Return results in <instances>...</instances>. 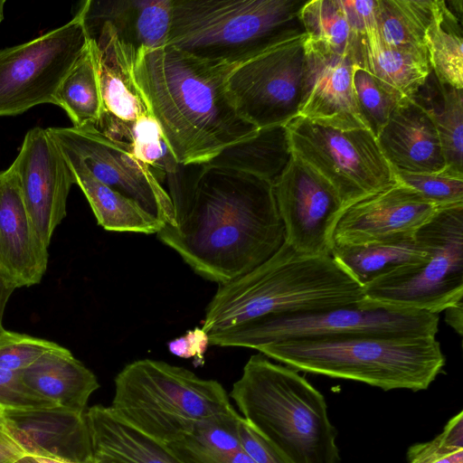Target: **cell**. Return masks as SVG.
I'll list each match as a JSON object with an SVG mask.
<instances>
[{"mask_svg": "<svg viewBox=\"0 0 463 463\" xmlns=\"http://www.w3.org/2000/svg\"><path fill=\"white\" fill-rule=\"evenodd\" d=\"M0 418L27 456L68 463L93 459L85 412L54 407L5 411Z\"/></svg>", "mask_w": 463, "mask_h": 463, "instance_id": "cell-19", "label": "cell"}, {"mask_svg": "<svg viewBox=\"0 0 463 463\" xmlns=\"http://www.w3.org/2000/svg\"><path fill=\"white\" fill-rule=\"evenodd\" d=\"M241 415L236 411L198 420L180 441L166 447L180 459L213 457L241 449L239 436Z\"/></svg>", "mask_w": 463, "mask_h": 463, "instance_id": "cell-34", "label": "cell"}, {"mask_svg": "<svg viewBox=\"0 0 463 463\" xmlns=\"http://www.w3.org/2000/svg\"><path fill=\"white\" fill-rule=\"evenodd\" d=\"M353 55L357 66L401 102L411 99L431 71L426 51L389 46L380 39L375 25L357 35Z\"/></svg>", "mask_w": 463, "mask_h": 463, "instance_id": "cell-23", "label": "cell"}, {"mask_svg": "<svg viewBox=\"0 0 463 463\" xmlns=\"http://www.w3.org/2000/svg\"><path fill=\"white\" fill-rule=\"evenodd\" d=\"M62 151V150H61ZM77 184L86 196L98 224L110 232L157 233L165 225L136 202L107 186L74 155L63 152Z\"/></svg>", "mask_w": 463, "mask_h": 463, "instance_id": "cell-27", "label": "cell"}, {"mask_svg": "<svg viewBox=\"0 0 463 463\" xmlns=\"http://www.w3.org/2000/svg\"><path fill=\"white\" fill-rule=\"evenodd\" d=\"M124 143L131 147L135 156L154 173L158 182H165L167 176L181 167L168 147L162 130L153 115L136 121L130 128Z\"/></svg>", "mask_w": 463, "mask_h": 463, "instance_id": "cell-35", "label": "cell"}, {"mask_svg": "<svg viewBox=\"0 0 463 463\" xmlns=\"http://www.w3.org/2000/svg\"><path fill=\"white\" fill-rule=\"evenodd\" d=\"M440 210L410 187L392 185L342 212L335 244H364L412 237Z\"/></svg>", "mask_w": 463, "mask_h": 463, "instance_id": "cell-17", "label": "cell"}, {"mask_svg": "<svg viewBox=\"0 0 463 463\" xmlns=\"http://www.w3.org/2000/svg\"><path fill=\"white\" fill-rule=\"evenodd\" d=\"M307 0H173L167 45L196 58L236 67L306 34Z\"/></svg>", "mask_w": 463, "mask_h": 463, "instance_id": "cell-6", "label": "cell"}, {"mask_svg": "<svg viewBox=\"0 0 463 463\" xmlns=\"http://www.w3.org/2000/svg\"><path fill=\"white\" fill-rule=\"evenodd\" d=\"M47 129L60 148L77 156L99 181L136 202L164 225H176L168 192L128 144L109 137L93 124Z\"/></svg>", "mask_w": 463, "mask_h": 463, "instance_id": "cell-13", "label": "cell"}, {"mask_svg": "<svg viewBox=\"0 0 463 463\" xmlns=\"http://www.w3.org/2000/svg\"><path fill=\"white\" fill-rule=\"evenodd\" d=\"M307 38L283 42L229 73L227 88L238 112L257 128L286 126L298 116Z\"/></svg>", "mask_w": 463, "mask_h": 463, "instance_id": "cell-12", "label": "cell"}, {"mask_svg": "<svg viewBox=\"0 0 463 463\" xmlns=\"http://www.w3.org/2000/svg\"><path fill=\"white\" fill-rule=\"evenodd\" d=\"M285 127L292 154L333 186L344 209L395 183L393 169L370 130H342L300 116Z\"/></svg>", "mask_w": 463, "mask_h": 463, "instance_id": "cell-10", "label": "cell"}, {"mask_svg": "<svg viewBox=\"0 0 463 463\" xmlns=\"http://www.w3.org/2000/svg\"><path fill=\"white\" fill-rule=\"evenodd\" d=\"M47 250L29 216L12 164L0 173V272L16 288L38 284L47 268Z\"/></svg>", "mask_w": 463, "mask_h": 463, "instance_id": "cell-20", "label": "cell"}, {"mask_svg": "<svg viewBox=\"0 0 463 463\" xmlns=\"http://www.w3.org/2000/svg\"><path fill=\"white\" fill-rule=\"evenodd\" d=\"M93 456L116 463H184L165 445L141 433L116 416L109 407L85 411Z\"/></svg>", "mask_w": 463, "mask_h": 463, "instance_id": "cell-25", "label": "cell"}, {"mask_svg": "<svg viewBox=\"0 0 463 463\" xmlns=\"http://www.w3.org/2000/svg\"><path fill=\"white\" fill-rule=\"evenodd\" d=\"M420 230V229H419ZM331 256L361 288L429 257L419 231L412 237L364 244H335Z\"/></svg>", "mask_w": 463, "mask_h": 463, "instance_id": "cell-26", "label": "cell"}, {"mask_svg": "<svg viewBox=\"0 0 463 463\" xmlns=\"http://www.w3.org/2000/svg\"><path fill=\"white\" fill-rule=\"evenodd\" d=\"M175 223L158 239L219 285L261 265L285 241L273 184L223 167L200 165Z\"/></svg>", "mask_w": 463, "mask_h": 463, "instance_id": "cell-1", "label": "cell"}, {"mask_svg": "<svg viewBox=\"0 0 463 463\" xmlns=\"http://www.w3.org/2000/svg\"><path fill=\"white\" fill-rule=\"evenodd\" d=\"M24 383L57 407L85 412L90 395L99 387L96 375L66 348L43 354L21 371Z\"/></svg>", "mask_w": 463, "mask_h": 463, "instance_id": "cell-24", "label": "cell"}, {"mask_svg": "<svg viewBox=\"0 0 463 463\" xmlns=\"http://www.w3.org/2000/svg\"><path fill=\"white\" fill-rule=\"evenodd\" d=\"M352 80L359 114L377 137L401 101L383 90L368 71L356 64Z\"/></svg>", "mask_w": 463, "mask_h": 463, "instance_id": "cell-37", "label": "cell"}, {"mask_svg": "<svg viewBox=\"0 0 463 463\" xmlns=\"http://www.w3.org/2000/svg\"><path fill=\"white\" fill-rule=\"evenodd\" d=\"M62 108L73 127L96 125L102 114V100L95 58L87 47L58 88L54 103Z\"/></svg>", "mask_w": 463, "mask_h": 463, "instance_id": "cell-31", "label": "cell"}, {"mask_svg": "<svg viewBox=\"0 0 463 463\" xmlns=\"http://www.w3.org/2000/svg\"><path fill=\"white\" fill-rule=\"evenodd\" d=\"M291 156L286 127L272 126L258 128L253 136L225 147L204 165L246 172L273 184Z\"/></svg>", "mask_w": 463, "mask_h": 463, "instance_id": "cell-29", "label": "cell"}, {"mask_svg": "<svg viewBox=\"0 0 463 463\" xmlns=\"http://www.w3.org/2000/svg\"><path fill=\"white\" fill-rule=\"evenodd\" d=\"M411 99L432 120L446 169L463 174V89L440 82L430 71Z\"/></svg>", "mask_w": 463, "mask_h": 463, "instance_id": "cell-30", "label": "cell"}, {"mask_svg": "<svg viewBox=\"0 0 463 463\" xmlns=\"http://www.w3.org/2000/svg\"><path fill=\"white\" fill-rule=\"evenodd\" d=\"M408 463H463V412L445 425L434 439L411 446Z\"/></svg>", "mask_w": 463, "mask_h": 463, "instance_id": "cell-38", "label": "cell"}, {"mask_svg": "<svg viewBox=\"0 0 463 463\" xmlns=\"http://www.w3.org/2000/svg\"><path fill=\"white\" fill-rule=\"evenodd\" d=\"M354 65L353 52L335 53L307 38L304 90L298 116L342 130L368 129L354 98L352 80Z\"/></svg>", "mask_w": 463, "mask_h": 463, "instance_id": "cell-18", "label": "cell"}, {"mask_svg": "<svg viewBox=\"0 0 463 463\" xmlns=\"http://www.w3.org/2000/svg\"><path fill=\"white\" fill-rule=\"evenodd\" d=\"M13 165L32 222L48 247L66 216L67 198L75 184L70 165L48 129L33 128L26 133Z\"/></svg>", "mask_w": 463, "mask_h": 463, "instance_id": "cell-15", "label": "cell"}, {"mask_svg": "<svg viewBox=\"0 0 463 463\" xmlns=\"http://www.w3.org/2000/svg\"><path fill=\"white\" fill-rule=\"evenodd\" d=\"M209 339L202 328L188 331L186 335L168 344L169 350L180 357H203L207 348Z\"/></svg>", "mask_w": 463, "mask_h": 463, "instance_id": "cell-43", "label": "cell"}, {"mask_svg": "<svg viewBox=\"0 0 463 463\" xmlns=\"http://www.w3.org/2000/svg\"><path fill=\"white\" fill-rule=\"evenodd\" d=\"M258 351L297 371L357 381L383 391L426 390L445 365L435 336L307 337L269 344Z\"/></svg>", "mask_w": 463, "mask_h": 463, "instance_id": "cell-5", "label": "cell"}, {"mask_svg": "<svg viewBox=\"0 0 463 463\" xmlns=\"http://www.w3.org/2000/svg\"><path fill=\"white\" fill-rule=\"evenodd\" d=\"M109 408L165 446L186 437L198 420L235 411L219 382L152 359L132 362L117 374Z\"/></svg>", "mask_w": 463, "mask_h": 463, "instance_id": "cell-7", "label": "cell"}, {"mask_svg": "<svg viewBox=\"0 0 463 463\" xmlns=\"http://www.w3.org/2000/svg\"><path fill=\"white\" fill-rule=\"evenodd\" d=\"M392 169L395 182L414 190L439 209L463 205V174L446 168L436 173Z\"/></svg>", "mask_w": 463, "mask_h": 463, "instance_id": "cell-36", "label": "cell"}, {"mask_svg": "<svg viewBox=\"0 0 463 463\" xmlns=\"http://www.w3.org/2000/svg\"><path fill=\"white\" fill-rule=\"evenodd\" d=\"M54 407L24 383L21 371L0 368V412Z\"/></svg>", "mask_w": 463, "mask_h": 463, "instance_id": "cell-40", "label": "cell"}, {"mask_svg": "<svg viewBox=\"0 0 463 463\" xmlns=\"http://www.w3.org/2000/svg\"><path fill=\"white\" fill-rule=\"evenodd\" d=\"M363 289L332 256L298 252L284 241L269 260L222 285L206 308L208 335L270 315L360 302Z\"/></svg>", "mask_w": 463, "mask_h": 463, "instance_id": "cell-3", "label": "cell"}, {"mask_svg": "<svg viewBox=\"0 0 463 463\" xmlns=\"http://www.w3.org/2000/svg\"><path fill=\"white\" fill-rule=\"evenodd\" d=\"M445 321L449 324L459 335H462L463 322V306L462 301L448 307L446 310Z\"/></svg>", "mask_w": 463, "mask_h": 463, "instance_id": "cell-47", "label": "cell"}, {"mask_svg": "<svg viewBox=\"0 0 463 463\" xmlns=\"http://www.w3.org/2000/svg\"><path fill=\"white\" fill-rule=\"evenodd\" d=\"M230 396L241 416L292 463L340 462L325 397L297 370L253 354Z\"/></svg>", "mask_w": 463, "mask_h": 463, "instance_id": "cell-4", "label": "cell"}, {"mask_svg": "<svg viewBox=\"0 0 463 463\" xmlns=\"http://www.w3.org/2000/svg\"><path fill=\"white\" fill-rule=\"evenodd\" d=\"M239 436L241 449L257 463H292L241 416L239 421Z\"/></svg>", "mask_w": 463, "mask_h": 463, "instance_id": "cell-41", "label": "cell"}, {"mask_svg": "<svg viewBox=\"0 0 463 463\" xmlns=\"http://www.w3.org/2000/svg\"><path fill=\"white\" fill-rule=\"evenodd\" d=\"M299 19L309 41L335 53L353 52L357 35L352 31L341 0H307Z\"/></svg>", "mask_w": 463, "mask_h": 463, "instance_id": "cell-33", "label": "cell"}, {"mask_svg": "<svg viewBox=\"0 0 463 463\" xmlns=\"http://www.w3.org/2000/svg\"><path fill=\"white\" fill-rule=\"evenodd\" d=\"M172 7L173 0H87L78 10L85 26L109 24L137 52L167 45Z\"/></svg>", "mask_w": 463, "mask_h": 463, "instance_id": "cell-22", "label": "cell"}, {"mask_svg": "<svg viewBox=\"0 0 463 463\" xmlns=\"http://www.w3.org/2000/svg\"><path fill=\"white\" fill-rule=\"evenodd\" d=\"M438 325L437 314L357 302L324 309L270 314L207 335L211 345L258 350L285 340L330 335L436 336Z\"/></svg>", "mask_w": 463, "mask_h": 463, "instance_id": "cell-8", "label": "cell"}, {"mask_svg": "<svg viewBox=\"0 0 463 463\" xmlns=\"http://www.w3.org/2000/svg\"><path fill=\"white\" fill-rule=\"evenodd\" d=\"M26 456L25 451L10 435L0 418V463H17Z\"/></svg>", "mask_w": 463, "mask_h": 463, "instance_id": "cell-44", "label": "cell"}, {"mask_svg": "<svg viewBox=\"0 0 463 463\" xmlns=\"http://www.w3.org/2000/svg\"><path fill=\"white\" fill-rule=\"evenodd\" d=\"M273 188L285 242L302 254L331 256L335 228L344 210L333 186L292 154Z\"/></svg>", "mask_w": 463, "mask_h": 463, "instance_id": "cell-14", "label": "cell"}, {"mask_svg": "<svg viewBox=\"0 0 463 463\" xmlns=\"http://www.w3.org/2000/svg\"><path fill=\"white\" fill-rule=\"evenodd\" d=\"M60 346L54 342L5 329L0 334V368L22 371Z\"/></svg>", "mask_w": 463, "mask_h": 463, "instance_id": "cell-39", "label": "cell"}, {"mask_svg": "<svg viewBox=\"0 0 463 463\" xmlns=\"http://www.w3.org/2000/svg\"><path fill=\"white\" fill-rule=\"evenodd\" d=\"M463 1L434 0L424 45L437 79L463 89Z\"/></svg>", "mask_w": 463, "mask_h": 463, "instance_id": "cell-28", "label": "cell"}, {"mask_svg": "<svg viewBox=\"0 0 463 463\" xmlns=\"http://www.w3.org/2000/svg\"><path fill=\"white\" fill-rule=\"evenodd\" d=\"M95 58L102 114L95 127L123 142L132 125L152 115L134 78L137 51L122 42L109 24L85 26Z\"/></svg>", "mask_w": 463, "mask_h": 463, "instance_id": "cell-16", "label": "cell"}, {"mask_svg": "<svg viewBox=\"0 0 463 463\" xmlns=\"http://www.w3.org/2000/svg\"><path fill=\"white\" fill-rule=\"evenodd\" d=\"M184 463H257L242 449L222 455L182 459Z\"/></svg>", "mask_w": 463, "mask_h": 463, "instance_id": "cell-45", "label": "cell"}, {"mask_svg": "<svg viewBox=\"0 0 463 463\" xmlns=\"http://www.w3.org/2000/svg\"><path fill=\"white\" fill-rule=\"evenodd\" d=\"M232 69L171 45L137 52L135 81L179 164L204 165L257 132L229 93Z\"/></svg>", "mask_w": 463, "mask_h": 463, "instance_id": "cell-2", "label": "cell"}, {"mask_svg": "<svg viewBox=\"0 0 463 463\" xmlns=\"http://www.w3.org/2000/svg\"><path fill=\"white\" fill-rule=\"evenodd\" d=\"M91 463H116L113 460L100 456H93Z\"/></svg>", "mask_w": 463, "mask_h": 463, "instance_id": "cell-48", "label": "cell"}, {"mask_svg": "<svg viewBox=\"0 0 463 463\" xmlns=\"http://www.w3.org/2000/svg\"><path fill=\"white\" fill-rule=\"evenodd\" d=\"M419 232L427 245L428 259L362 288L361 304L438 315L462 301L463 205L439 210Z\"/></svg>", "mask_w": 463, "mask_h": 463, "instance_id": "cell-9", "label": "cell"}, {"mask_svg": "<svg viewBox=\"0 0 463 463\" xmlns=\"http://www.w3.org/2000/svg\"><path fill=\"white\" fill-rule=\"evenodd\" d=\"M341 4L355 35L375 25L378 0H341Z\"/></svg>", "mask_w": 463, "mask_h": 463, "instance_id": "cell-42", "label": "cell"}, {"mask_svg": "<svg viewBox=\"0 0 463 463\" xmlns=\"http://www.w3.org/2000/svg\"><path fill=\"white\" fill-rule=\"evenodd\" d=\"M15 288H17L15 285L0 272V334L5 330L3 326L4 312L7 301Z\"/></svg>", "mask_w": 463, "mask_h": 463, "instance_id": "cell-46", "label": "cell"}, {"mask_svg": "<svg viewBox=\"0 0 463 463\" xmlns=\"http://www.w3.org/2000/svg\"><path fill=\"white\" fill-rule=\"evenodd\" d=\"M81 13L35 39L0 50V116L54 103L62 80L87 47Z\"/></svg>", "mask_w": 463, "mask_h": 463, "instance_id": "cell-11", "label": "cell"}, {"mask_svg": "<svg viewBox=\"0 0 463 463\" xmlns=\"http://www.w3.org/2000/svg\"><path fill=\"white\" fill-rule=\"evenodd\" d=\"M434 0H378L375 28L387 45L426 51L424 36Z\"/></svg>", "mask_w": 463, "mask_h": 463, "instance_id": "cell-32", "label": "cell"}, {"mask_svg": "<svg viewBox=\"0 0 463 463\" xmlns=\"http://www.w3.org/2000/svg\"><path fill=\"white\" fill-rule=\"evenodd\" d=\"M376 139L383 155L394 169L436 173L446 168L435 126L412 99L396 106Z\"/></svg>", "mask_w": 463, "mask_h": 463, "instance_id": "cell-21", "label": "cell"}, {"mask_svg": "<svg viewBox=\"0 0 463 463\" xmlns=\"http://www.w3.org/2000/svg\"><path fill=\"white\" fill-rule=\"evenodd\" d=\"M5 4V0H0V24L4 19V5Z\"/></svg>", "mask_w": 463, "mask_h": 463, "instance_id": "cell-49", "label": "cell"}]
</instances>
